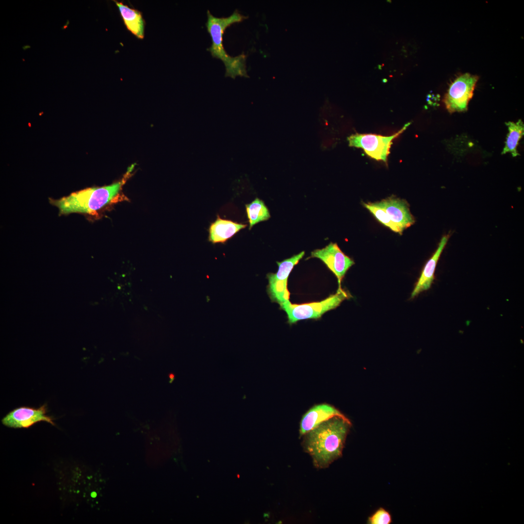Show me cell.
Instances as JSON below:
<instances>
[{"label":"cell","instance_id":"cell-3","mask_svg":"<svg viewBox=\"0 0 524 524\" xmlns=\"http://www.w3.org/2000/svg\"><path fill=\"white\" fill-rule=\"evenodd\" d=\"M125 181L123 179L110 185L82 190L61 199L52 200L51 202L62 214H93L115 201Z\"/></svg>","mask_w":524,"mask_h":524},{"label":"cell","instance_id":"cell-5","mask_svg":"<svg viewBox=\"0 0 524 524\" xmlns=\"http://www.w3.org/2000/svg\"><path fill=\"white\" fill-rule=\"evenodd\" d=\"M305 254V252L295 255L281 262H277L278 270L276 273H269L266 277L268 281L267 292L272 302L280 306L289 300L290 293L287 284L290 273Z\"/></svg>","mask_w":524,"mask_h":524},{"label":"cell","instance_id":"cell-10","mask_svg":"<svg viewBox=\"0 0 524 524\" xmlns=\"http://www.w3.org/2000/svg\"><path fill=\"white\" fill-rule=\"evenodd\" d=\"M391 221L402 231L415 222L408 203L404 200L393 196L379 202Z\"/></svg>","mask_w":524,"mask_h":524},{"label":"cell","instance_id":"cell-14","mask_svg":"<svg viewBox=\"0 0 524 524\" xmlns=\"http://www.w3.org/2000/svg\"><path fill=\"white\" fill-rule=\"evenodd\" d=\"M114 1L118 8L127 29L137 38L143 39L145 36L146 23L142 13L123 2L117 0Z\"/></svg>","mask_w":524,"mask_h":524},{"label":"cell","instance_id":"cell-18","mask_svg":"<svg viewBox=\"0 0 524 524\" xmlns=\"http://www.w3.org/2000/svg\"><path fill=\"white\" fill-rule=\"evenodd\" d=\"M392 521L390 513L383 508H379L369 517L367 524H390Z\"/></svg>","mask_w":524,"mask_h":524},{"label":"cell","instance_id":"cell-12","mask_svg":"<svg viewBox=\"0 0 524 524\" xmlns=\"http://www.w3.org/2000/svg\"><path fill=\"white\" fill-rule=\"evenodd\" d=\"M449 234L442 238L437 249L426 263L421 274L417 281L411 294V298L417 296L420 293L429 289L434 279V273L440 256L449 238Z\"/></svg>","mask_w":524,"mask_h":524},{"label":"cell","instance_id":"cell-17","mask_svg":"<svg viewBox=\"0 0 524 524\" xmlns=\"http://www.w3.org/2000/svg\"><path fill=\"white\" fill-rule=\"evenodd\" d=\"M363 205L380 222L389 228L393 231L401 234V231L391 221L379 202L363 203Z\"/></svg>","mask_w":524,"mask_h":524},{"label":"cell","instance_id":"cell-11","mask_svg":"<svg viewBox=\"0 0 524 524\" xmlns=\"http://www.w3.org/2000/svg\"><path fill=\"white\" fill-rule=\"evenodd\" d=\"M335 416L346 418L334 407L328 404H320L310 409L302 417L300 424V436L313 429L321 423Z\"/></svg>","mask_w":524,"mask_h":524},{"label":"cell","instance_id":"cell-2","mask_svg":"<svg viewBox=\"0 0 524 524\" xmlns=\"http://www.w3.org/2000/svg\"><path fill=\"white\" fill-rule=\"evenodd\" d=\"M207 17L206 26L212 42L209 51L213 57L221 60L224 63L225 76L233 79L237 76L248 77L246 63V56L243 53L235 57L229 55L223 44V36L226 29L233 24L242 22L248 16L235 10L229 16L217 17L208 10Z\"/></svg>","mask_w":524,"mask_h":524},{"label":"cell","instance_id":"cell-13","mask_svg":"<svg viewBox=\"0 0 524 524\" xmlns=\"http://www.w3.org/2000/svg\"><path fill=\"white\" fill-rule=\"evenodd\" d=\"M246 226V224L223 219L218 215L216 219L210 226L209 241L213 244H224Z\"/></svg>","mask_w":524,"mask_h":524},{"label":"cell","instance_id":"cell-1","mask_svg":"<svg viewBox=\"0 0 524 524\" xmlns=\"http://www.w3.org/2000/svg\"><path fill=\"white\" fill-rule=\"evenodd\" d=\"M351 426L347 417L335 416L304 435V449L311 456L316 468H327L342 456Z\"/></svg>","mask_w":524,"mask_h":524},{"label":"cell","instance_id":"cell-8","mask_svg":"<svg viewBox=\"0 0 524 524\" xmlns=\"http://www.w3.org/2000/svg\"><path fill=\"white\" fill-rule=\"evenodd\" d=\"M311 258H317L321 260L327 267L336 277L339 287L348 270L355 264L354 261L345 255L336 243H330L321 249H317L311 252Z\"/></svg>","mask_w":524,"mask_h":524},{"label":"cell","instance_id":"cell-6","mask_svg":"<svg viewBox=\"0 0 524 524\" xmlns=\"http://www.w3.org/2000/svg\"><path fill=\"white\" fill-rule=\"evenodd\" d=\"M410 124V122L407 123L399 131L390 136L375 134H353L347 138L349 146L361 148L371 158L386 163L393 140L402 133Z\"/></svg>","mask_w":524,"mask_h":524},{"label":"cell","instance_id":"cell-4","mask_svg":"<svg viewBox=\"0 0 524 524\" xmlns=\"http://www.w3.org/2000/svg\"><path fill=\"white\" fill-rule=\"evenodd\" d=\"M350 295L341 287L336 293L324 300L302 304H293L289 300L280 305L287 314L288 323L290 325L301 320L320 318L325 313L338 307Z\"/></svg>","mask_w":524,"mask_h":524},{"label":"cell","instance_id":"cell-7","mask_svg":"<svg viewBox=\"0 0 524 524\" xmlns=\"http://www.w3.org/2000/svg\"><path fill=\"white\" fill-rule=\"evenodd\" d=\"M478 77L468 73L458 77L450 84L444 98V102L450 113L467 110Z\"/></svg>","mask_w":524,"mask_h":524},{"label":"cell","instance_id":"cell-15","mask_svg":"<svg viewBox=\"0 0 524 524\" xmlns=\"http://www.w3.org/2000/svg\"><path fill=\"white\" fill-rule=\"evenodd\" d=\"M506 125L508 128V132L502 154L510 153L513 157H516L519 155L517 147L524 134V124L522 120L519 119L516 122H506Z\"/></svg>","mask_w":524,"mask_h":524},{"label":"cell","instance_id":"cell-19","mask_svg":"<svg viewBox=\"0 0 524 524\" xmlns=\"http://www.w3.org/2000/svg\"><path fill=\"white\" fill-rule=\"evenodd\" d=\"M169 377L170 378H173L174 377V375L173 374H170Z\"/></svg>","mask_w":524,"mask_h":524},{"label":"cell","instance_id":"cell-16","mask_svg":"<svg viewBox=\"0 0 524 524\" xmlns=\"http://www.w3.org/2000/svg\"><path fill=\"white\" fill-rule=\"evenodd\" d=\"M246 214L250 229L256 224L268 220L270 214L264 202L256 198L251 203L246 205Z\"/></svg>","mask_w":524,"mask_h":524},{"label":"cell","instance_id":"cell-9","mask_svg":"<svg viewBox=\"0 0 524 524\" xmlns=\"http://www.w3.org/2000/svg\"><path fill=\"white\" fill-rule=\"evenodd\" d=\"M47 413L46 404L38 408L20 407L7 413L1 419V423L7 427L14 428H27L40 422H46L55 426L53 418Z\"/></svg>","mask_w":524,"mask_h":524}]
</instances>
